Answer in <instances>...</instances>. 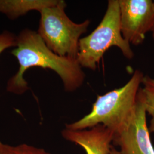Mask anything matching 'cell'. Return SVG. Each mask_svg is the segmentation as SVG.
I'll return each instance as SVG.
<instances>
[{"instance_id":"obj_1","label":"cell","mask_w":154,"mask_h":154,"mask_svg":"<svg viewBox=\"0 0 154 154\" xmlns=\"http://www.w3.org/2000/svg\"><path fill=\"white\" fill-rule=\"evenodd\" d=\"M11 54L18 60L19 69L7 83V91L17 95L25 93L28 83L23 78L29 69L38 67L49 69L60 77L64 89L72 92L82 86L85 73L77 60L57 55L45 44L38 33L26 29L17 36V46Z\"/></svg>"},{"instance_id":"obj_2","label":"cell","mask_w":154,"mask_h":154,"mask_svg":"<svg viewBox=\"0 0 154 154\" xmlns=\"http://www.w3.org/2000/svg\"><path fill=\"white\" fill-rule=\"evenodd\" d=\"M143 77L142 72L135 70L123 86L98 95L88 114L66 124V128L82 130L102 125L114 134L119 132L130 119L135 109Z\"/></svg>"},{"instance_id":"obj_3","label":"cell","mask_w":154,"mask_h":154,"mask_svg":"<svg viewBox=\"0 0 154 154\" xmlns=\"http://www.w3.org/2000/svg\"><path fill=\"white\" fill-rule=\"evenodd\" d=\"M112 46L118 48L127 59L134 57L130 44L122 35L118 0L108 1L107 10L98 26L80 39L77 61L82 68L95 71L106 51Z\"/></svg>"},{"instance_id":"obj_4","label":"cell","mask_w":154,"mask_h":154,"mask_svg":"<svg viewBox=\"0 0 154 154\" xmlns=\"http://www.w3.org/2000/svg\"><path fill=\"white\" fill-rule=\"evenodd\" d=\"M66 7L65 1L60 0L57 5L40 11L37 33L55 54L77 60L81 36L88 31L90 21L73 22L66 14Z\"/></svg>"},{"instance_id":"obj_5","label":"cell","mask_w":154,"mask_h":154,"mask_svg":"<svg viewBox=\"0 0 154 154\" xmlns=\"http://www.w3.org/2000/svg\"><path fill=\"white\" fill-rule=\"evenodd\" d=\"M142 88H139L135 109L121 130L114 134L112 142L123 154H154Z\"/></svg>"},{"instance_id":"obj_6","label":"cell","mask_w":154,"mask_h":154,"mask_svg":"<svg viewBox=\"0 0 154 154\" xmlns=\"http://www.w3.org/2000/svg\"><path fill=\"white\" fill-rule=\"evenodd\" d=\"M121 30L130 44H142L146 34L154 28V1L151 0H118Z\"/></svg>"},{"instance_id":"obj_7","label":"cell","mask_w":154,"mask_h":154,"mask_svg":"<svg viewBox=\"0 0 154 154\" xmlns=\"http://www.w3.org/2000/svg\"><path fill=\"white\" fill-rule=\"evenodd\" d=\"M66 140L81 146L86 154H109L114 133L102 125L88 130H72L65 128L61 132Z\"/></svg>"},{"instance_id":"obj_8","label":"cell","mask_w":154,"mask_h":154,"mask_svg":"<svg viewBox=\"0 0 154 154\" xmlns=\"http://www.w3.org/2000/svg\"><path fill=\"white\" fill-rule=\"evenodd\" d=\"M60 0H0V13L15 20L32 11L39 12L57 5Z\"/></svg>"},{"instance_id":"obj_9","label":"cell","mask_w":154,"mask_h":154,"mask_svg":"<svg viewBox=\"0 0 154 154\" xmlns=\"http://www.w3.org/2000/svg\"><path fill=\"white\" fill-rule=\"evenodd\" d=\"M142 84L145 109L147 114L151 116L149 131L154 133V78L144 75Z\"/></svg>"},{"instance_id":"obj_10","label":"cell","mask_w":154,"mask_h":154,"mask_svg":"<svg viewBox=\"0 0 154 154\" xmlns=\"http://www.w3.org/2000/svg\"><path fill=\"white\" fill-rule=\"evenodd\" d=\"M0 154H51L44 149L28 144L12 146L0 141Z\"/></svg>"},{"instance_id":"obj_11","label":"cell","mask_w":154,"mask_h":154,"mask_svg":"<svg viewBox=\"0 0 154 154\" xmlns=\"http://www.w3.org/2000/svg\"><path fill=\"white\" fill-rule=\"evenodd\" d=\"M17 46V36L8 31H4L0 34V54L5 50Z\"/></svg>"},{"instance_id":"obj_12","label":"cell","mask_w":154,"mask_h":154,"mask_svg":"<svg viewBox=\"0 0 154 154\" xmlns=\"http://www.w3.org/2000/svg\"><path fill=\"white\" fill-rule=\"evenodd\" d=\"M109 154H123L120 151H118L117 149H116L115 148H114L112 146L111 147V149H110V152Z\"/></svg>"},{"instance_id":"obj_13","label":"cell","mask_w":154,"mask_h":154,"mask_svg":"<svg viewBox=\"0 0 154 154\" xmlns=\"http://www.w3.org/2000/svg\"><path fill=\"white\" fill-rule=\"evenodd\" d=\"M152 32V37H153V38L154 39V28Z\"/></svg>"}]
</instances>
